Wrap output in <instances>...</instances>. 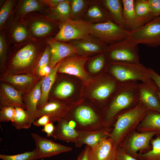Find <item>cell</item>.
I'll list each match as a JSON object with an SVG mask.
<instances>
[{
    "mask_svg": "<svg viewBox=\"0 0 160 160\" xmlns=\"http://www.w3.org/2000/svg\"><path fill=\"white\" fill-rule=\"evenodd\" d=\"M47 44L46 39H34L13 46L14 51L9 63V69L22 72L35 68Z\"/></svg>",
    "mask_w": 160,
    "mask_h": 160,
    "instance_id": "6da1fadb",
    "label": "cell"
},
{
    "mask_svg": "<svg viewBox=\"0 0 160 160\" xmlns=\"http://www.w3.org/2000/svg\"><path fill=\"white\" fill-rule=\"evenodd\" d=\"M138 84L136 81L122 83L113 94L105 112L103 120L106 127L121 113L139 103Z\"/></svg>",
    "mask_w": 160,
    "mask_h": 160,
    "instance_id": "7a4b0ae2",
    "label": "cell"
},
{
    "mask_svg": "<svg viewBox=\"0 0 160 160\" xmlns=\"http://www.w3.org/2000/svg\"><path fill=\"white\" fill-rule=\"evenodd\" d=\"M148 111L140 102L136 106L123 112L117 117L109 135L117 148L127 135L137 127Z\"/></svg>",
    "mask_w": 160,
    "mask_h": 160,
    "instance_id": "3957f363",
    "label": "cell"
},
{
    "mask_svg": "<svg viewBox=\"0 0 160 160\" xmlns=\"http://www.w3.org/2000/svg\"><path fill=\"white\" fill-rule=\"evenodd\" d=\"M140 44L153 47L160 46V16L137 29L129 31L125 39L110 45L109 47L111 48L129 47Z\"/></svg>",
    "mask_w": 160,
    "mask_h": 160,
    "instance_id": "277c9868",
    "label": "cell"
},
{
    "mask_svg": "<svg viewBox=\"0 0 160 160\" xmlns=\"http://www.w3.org/2000/svg\"><path fill=\"white\" fill-rule=\"evenodd\" d=\"M109 65L108 70L110 74L120 83L140 81L151 85H156L149 75L148 68L140 63L111 61Z\"/></svg>",
    "mask_w": 160,
    "mask_h": 160,
    "instance_id": "5b68a950",
    "label": "cell"
},
{
    "mask_svg": "<svg viewBox=\"0 0 160 160\" xmlns=\"http://www.w3.org/2000/svg\"><path fill=\"white\" fill-rule=\"evenodd\" d=\"M74 122L75 129L79 131H88L105 129L106 125L92 107L85 105L78 106L74 110L72 118L68 119Z\"/></svg>",
    "mask_w": 160,
    "mask_h": 160,
    "instance_id": "8992f818",
    "label": "cell"
},
{
    "mask_svg": "<svg viewBox=\"0 0 160 160\" xmlns=\"http://www.w3.org/2000/svg\"><path fill=\"white\" fill-rule=\"evenodd\" d=\"M23 18L31 36L39 40L50 37L54 30L55 25L58 22L37 12L28 14Z\"/></svg>",
    "mask_w": 160,
    "mask_h": 160,
    "instance_id": "52a82bcc",
    "label": "cell"
},
{
    "mask_svg": "<svg viewBox=\"0 0 160 160\" xmlns=\"http://www.w3.org/2000/svg\"><path fill=\"white\" fill-rule=\"evenodd\" d=\"M92 24L81 20L70 19L60 23L54 39L63 42L72 40L85 39L91 34Z\"/></svg>",
    "mask_w": 160,
    "mask_h": 160,
    "instance_id": "ba28073f",
    "label": "cell"
},
{
    "mask_svg": "<svg viewBox=\"0 0 160 160\" xmlns=\"http://www.w3.org/2000/svg\"><path fill=\"white\" fill-rule=\"evenodd\" d=\"M129 32L112 20L92 24L91 26V34L109 45L118 43L125 39Z\"/></svg>",
    "mask_w": 160,
    "mask_h": 160,
    "instance_id": "9c48e42d",
    "label": "cell"
},
{
    "mask_svg": "<svg viewBox=\"0 0 160 160\" xmlns=\"http://www.w3.org/2000/svg\"><path fill=\"white\" fill-rule=\"evenodd\" d=\"M2 30L10 45H18L34 39L30 33L23 17L10 15Z\"/></svg>",
    "mask_w": 160,
    "mask_h": 160,
    "instance_id": "30bf717a",
    "label": "cell"
},
{
    "mask_svg": "<svg viewBox=\"0 0 160 160\" xmlns=\"http://www.w3.org/2000/svg\"><path fill=\"white\" fill-rule=\"evenodd\" d=\"M31 135L36 146V160L52 157L72 150L71 147L43 137L36 133H32Z\"/></svg>",
    "mask_w": 160,
    "mask_h": 160,
    "instance_id": "8fae6325",
    "label": "cell"
},
{
    "mask_svg": "<svg viewBox=\"0 0 160 160\" xmlns=\"http://www.w3.org/2000/svg\"><path fill=\"white\" fill-rule=\"evenodd\" d=\"M132 132L124 143L123 150L136 158L138 151L149 147L152 138L157 134L153 132Z\"/></svg>",
    "mask_w": 160,
    "mask_h": 160,
    "instance_id": "7c38bea8",
    "label": "cell"
},
{
    "mask_svg": "<svg viewBox=\"0 0 160 160\" xmlns=\"http://www.w3.org/2000/svg\"><path fill=\"white\" fill-rule=\"evenodd\" d=\"M87 60V58L78 57H68L61 61L58 71L75 76L84 82L89 83L91 79L84 68Z\"/></svg>",
    "mask_w": 160,
    "mask_h": 160,
    "instance_id": "4fadbf2b",
    "label": "cell"
},
{
    "mask_svg": "<svg viewBox=\"0 0 160 160\" xmlns=\"http://www.w3.org/2000/svg\"><path fill=\"white\" fill-rule=\"evenodd\" d=\"M46 41L50 47L51 57L49 65L52 68L64 58L78 53L74 45L57 41L52 37L46 39Z\"/></svg>",
    "mask_w": 160,
    "mask_h": 160,
    "instance_id": "5bb4252c",
    "label": "cell"
},
{
    "mask_svg": "<svg viewBox=\"0 0 160 160\" xmlns=\"http://www.w3.org/2000/svg\"><path fill=\"white\" fill-rule=\"evenodd\" d=\"M139 101L148 110L160 113V101L156 85H151L144 83H138Z\"/></svg>",
    "mask_w": 160,
    "mask_h": 160,
    "instance_id": "9a60e30c",
    "label": "cell"
},
{
    "mask_svg": "<svg viewBox=\"0 0 160 160\" xmlns=\"http://www.w3.org/2000/svg\"><path fill=\"white\" fill-rule=\"evenodd\" d=\"M118 148L112 139L108 137L103 138L94 148L90 149L89 160H116Z\"/></svg>",
    "mask_w": 160,
    "mask_h": 160,
    "instance_id": "2e32d148",
    "label": "cell"
},
{
    "mask_svg": "<svg viewBox=\"0 0 160 160\" xmlns=\"http://www.w3.org/2000/svg\"><path fill=\"white\" fill-rule=\"evenodd\" d=\"M107 51L108 52V58L111 61L136 63H140L138 45L114 48L108 47Z\"/></svg>",
    "mask_w": 160,
    "mask_h": 160,
    "instance_id": "e0dca14e",
    "label": "cell"
},
{
    "mask_svg": "<svg viewBox=\"0 0 160 160\" xmlns=\"http://www.w3.org/2000/svg\"><path fill=\"white\" fill-rule=\"evenodd\" d=\"M122 83L117 81L111 75L110 76L106 77L92 91L91 96L99 101H106L111 97Z\"/></svg>",
    "mask_w": 160,
    "mask_h": 160,
    "instance_id": "ac0fdd59",
    "label": "cell"
},
{
    "mask_svg": "<svg viewBox=\"0 0 160 160\" xmlns=\"http://www.w3.org/2000/svg\"><path fill=\"white\" fill-rule=\"evenodd\" d=\"M0 103L1 107L25 108L21 92L11 86L5 83L2 84L0 87Z\"/></svg>",
    "mask_w": 160,
    "mask_h": 160,
    "instance_id": "d6986e66",
    "label": "cell"
},
{
    "mask_svg": "<svg viewBox=\"0 0 160 160\" xmlns=\"http://www.w3.org/2000/svg\"><path fill=\"white\" fill-rule=\"evenodd\" d=\"M65 105L60 102L57 101L47 102L38 108L36 119L46 115L49 117L51 122H58L65 117Z\"/></svg>",
    "mask_w": 160,
    "mask_h": 160,
    "instance_id": "ffe728a7",
    "label": "cell"
},
{
    "mask_svg": "<svg viewBox=\"0 0 160 160\" xmlns=\"http://www.w3.org/2000/svg\"><path fill=\"white\" fill-rule=\"evenodd\" d=\"M79 131L71 127L64 118L57 122L53 137L55 140L76 143L79 136Z\"/></svg>",
    "mask_w": 160,
    "mask_h": 160,
    "instance_id": "44dd1931",
    "label": "cell"
},
{
    "mask_svg": "<svg viewBox=\"0 0 160 160\" xmlns=\"http://www.w3.org/2000/svg\"><path fill=\"white\" fill-rule=\"evenodd\" d=\"M46 9L42 0H18L11 15L23 17L28 14L35 12L44 15Z\"/></svg>",
    "mask_w": 160,
    "mask_h": 160,
    "instance_id": "7402d4cb",
    "label": "cell"
},
{
    "mask_svg": "<svg viewBox=\"0 0 160 160\" xmlns=\"http://www.w3.org/2000/svg\"><path fill=\"white\" fill-rule=\"evenodd\" d=\"M79 131V138L76 143L75 146L80 148L84 144L89 146L91 149L94 148L103 138L109 137L108 130L104 129L88 131Z\"/></svg>",
    "mask_w": 160,
    "mask_h": 160,
    "instance_id": "603a6c76",
    "label": "cell"
},
{
    "mask_svg": "<svg viewBox=\"0 0 160 160\" xmlns=\"http://www.w3.org/2000/svg\"><path fill=\"white\" fill-rule=\"evenodd\" d=\"M123 5V18L129 31L137 29L144 24L137 17L134 8V0H121Z\"/></svg>",
    "mask_w": 160,
    "mask_h": 160,
    "instance_id": "cb8c5ba5",
    "label": "cell"
},
{
    "mask_svg": "<svg viewBox=\"0 0 160 160\" xmlns=\"http://www.w3.org/2000/svg\"><path fill=\"white\" fill-rule=\"evenodd\" d=\"M41 80L30 91L25 100L26 111L31 124L36 119L38 105L41 96Z\"/></svg>",
    "mask_w": 160,
    "mask_h": 160,
    "instance_id": "d4e9b609",
    "label": "cell"
},
{
    "mask_svg": "<svg viewBox=\"0 0 160 160\" xmlns=\"http://www.w3.org/2000/svg\"><path fill=\"white\" fill-rule=\"evenodd\" d=\"M102 2L112 21L122 28L128 31L123 20L121 0H104Z\"/></svg>",
    "mask_w": 160,
    "mask_h": 160,
    "instance_id": "484cf974",
    "label": "cell"
},
{
    "mask_svg": "<svg viewBox=\"0 0 160 160\" xmlns=\"http://www.w3.org/2000/svg\"><path fill=\"white\" fill-rule=\"evenodd\" d=\"M138 132H153L160 135V113L148 110L137 127Z\"/></svg>",
    "mask_w": 160,
    "mask_h": 160,
    "instance_id": "4316f807",
    "label": "cell"
},
{
    "mask_svg": "<svg viewBox=\"0 0 160 160\" xmlns=\"http://www.w3.org/2000/svg\"><path fill=\"white\" fill-rule=\"evenodd\" d=\"M44 15L61 23L71 18V4L69 1L63 0L56 7L46 8Z\"/></svg>",
    "mask_w": 160,
    "mask_h": 160,
    "instance_id": "83f0119b",
    "label": "cell"
},
{
    "mask_svg": "<svg viewBox=\"0 0 160 160\" xmlns=\"http://www.w3.org/2000/svg\"><path fill=\"white\" fill-rule=\"evenodd\" d=\"M61 62V61L52 68L49 74L44 77L41 79V96L38 105V108L47 102L49 92L55 80Z\"/></svg>",
    "mask_w": 160,
    "mask_h": 160,
    "instance_id": "f1b7e54d",
    "label": "cell"
},
{
    "mask_svg": "<svg viewBox=\"0 0 160 160\" xmlns=\"http://www.w3.org/2000/svg\"><path fill=\"white\" fill-rule=\"evenodd\" d=\"M134 8L137 17L144 25L155 18L151 12L148 0H134Z\"/></svg>",
    "mask_w": 160,
    "mask_h": 160,
    "instance_id": "f546056e",
    "label": "cell"
},
{
    "mask_svg": "<svg viewBox=\"0 0 160 160\" xmlns=\"http://www.w3.org/2000/svg\"><path fill=\"white\" fill-rule=\"evenodd\" d=\"M87 39L82 40L74 45L78 52L79 51L91 53L107 51L109 46L107 45L108 44L103 41L97 43Z\"/></svg>",
    "mask_w": 160,
    "mask_h": 160,
    "instance_id": "4dcf8cb0",
    "label": "cell"
},
{
    "mask_svg": "<svg viewBox=\"0 0 160 160\" xmlns=\"http://www.w3.org/2000/svg\"><path fill=\"white\" fill-rule=\"evenodd\" d=\"M2 80L20 88L30 86L34 82L35 78L30 75L10 74L4 77Z\"/></svg>",
    "mask_w": 160,
    "mask_h": 160,
    "instance_id": "1f68e13d",
    "label": "cell"
},
{
    "mask_svg": "<svg viewBox=\"0 0 160 160\" xmlns=\"http://www.w3.org/2000/svg\"><path fill=\"white\" fill-rule=\"evenodd\" d=\"M151 141V149L143 153H139L136 158L138 160H160V135Z\"/></svg>",
    "mask_w": 160,
    "mask_h": 160,
    "instance_id": "d6a6232c",
    "label": "cell"
},
{
    "mask_svg": "<svg viewBox=\"0 0 160 160\" xmlns=\"http://www.w3.org/2000/svg\"><path fill=\"white\" fill-rule=\"evenodd\" d=\"M12 124L18 129H28L30 127L32 124L26 111L19 107L15 108V116Z\"/></svg>",
    "mask_w": 160,
    "mask_h": 160,
    "instance_id": "836d02e7",
    "label": "cell"
},
{
    "mask_svg": "<svg viewBox=\"0 0 160 160\" xmlns=\"http://www.w3.org/2000/svg\"><path fill=\"white\" fill-rule=\"evenodd\" d=\"M18 1L6 0L0 9V31L4 28L6 23L10 16Z\"/></svg>",
    "mask_w": 160,
    "mask_h": 160,
    "instance_id": "e575fe53",
    "label": "cell"
},
{
    "mask_svg": "<svg viewBox=\"0 0 160 160\" xmlns=\"http://www.w3.org/2000/svg\"><path fill=\"white\" fill-rule=\"evenodd\" d=\"M74 90L73 85L71 82L63 81L59 84L54 91L55 95L58 98H66L73 93Z\"/></svg>",
    "mask_w": 160,
    "mask_h": 160,
    "instance_id": "d590c367",
    "label": "cell"
},
{
    "mask_svg": "<svg viewBox=\"0 0 160 160\" xmlns=\"http://www.w3.org/2000/svg\"><path fill=\"white\" fill-rule=\"evenodd\" d=\"M87 15L90 18L102 22L112 20L107 11H105L98 6L94 5L91 7L88 10Z\"/></svg>",
    "mask_w": 160,
    "mask_h": 160,
    "instance_id": "8d00e7d4",
    "label": "cell"
},
{
    "mask_svg": "<svg viewBox=\"0 0 160 160\" xmlns=\"http://www.w3.org/2000/svg\"><path fill=\"white\" fill-rule=\"evenodd\" d=\"M10 45L8 43L3 30L0 32V63L2 68L5 66L7 59V53Z\"/></svg>",
    "mask_w": 160,
    "mask_h": 160,
    "instance_id": "74e56055",
    "label": "cell"
},
{
    "mask_svg": "<svg viewBox=\"0 0 160 160\" xmlns=\"http://www.w3.org/2000/svg\"><path fill=\"white\" fill-rule=\"evenodd\" d=\"M36 154V150L35 148L31 151L16 155L0 154V158L2 160H35Z\"/></svg>",
    "mask_w": 160,
    "mask_h": 160,
    "instance_id": "f35d334b",
    "label": "cell"
},
{
    "mask_svg": "<svg viewBox=\"0 0 160 160\" xmlns=\"http://www.w3.org/2000/svg\"><path fill=\"white\" fill-rule=\"evenodd\" d=\"M106 61V55L104 54L100 55L92 60L89 65V69L93 73H97L104 67Z\"/></svg>",
    "mask_w": 160,
    "mask_h": 160,
    "instance_id": "ab89813d",
    "label": "cell"
},
{
    "mask_svg": "<svg viewBox=\"0 0 160 160\" xmlns=\"http://www.w3.org/2000/svg\"><path fill=\"white\" fill-rule=\"evenodd\" d=\"M51 57L50 47L47 43L46 47L40 57L35 68L37 73L43 68L49 65Z\"/></svg>",
    "mask_w": 160,
    "mask_h": 160,
    "instance_id": "60d3db41",
    "label": "cell"
},
{
    "mask_svg": "<svg viewBox=\"0 0 160 160\" xmlns=\"http://www.w3.org/2000/svg\"><path fill=\"white\" fill-rule=\"evenodd\" d=\"M15 114V108L1 107L0 111V122L13 121Z\"/></svg>",
    "mask_w": 160,
    "mask_h": 160,
    "instance_id": "b9f144b4",
    "label": "cell"
},
{
    "mask_svg": "<svg viewBox=\"0 0 160 160\" xmlns=\"http://www.w3.org/2000/svg\"><path fill=\"white\" fill-rule=\"evenodd\" d=\"M85 1L83 0H73L71 1V18L79 14L85 5Z\"/></svg>",
    "mask_w": 160,
    "mask_h": 160,
    "instance_id": "7bdbcfd3",
    "label": "cell"
},
{
    "mask_svg": "<svg viewBox=\"0 0 160 160\" xmlns=\"http://www.w3.org/2000/svg\"><path fill=\"white\" fill-rule=\"evenodd\" d=\"M152 13L155 18L160 16V0H148Z\"/></svg>",
    "mask_w": 160,
    "mask_h": 160,
    "instance_id": "ee69618b",
    "label": "cell"
},
{
    "mask_svg": "<svg viewBox=\"0 0 160 160\" xmlns=\"http://www.w3.org/2000/svg\"><path fill=\"white\" fill-rule=\"evenodd\" d=\"M149 75L151 79L160 90V75L151 68H148Z\"/></svg>",
    "mask_w": 160,
    "mask_h": 160,
    "instance_id": "f6af8a7d",
    "label": "cell"
},
{
    "mask_svg": "<svg viewBox=\"0 0 160 160\" xmlns=\"http://www.w3.org/2000/svg\"><path fill=\"white\" fill-rule=\"evenodd\" d=\"M116 160H138L122 150H118Z\"/></svg>",
    "mask_w": 160,
    "mask_h": 160,
    "instance_id": "bcb514c9",
    "label": "cell"
},
{
    "mask_svg": "<svg viewBox=\"0 0 160 160\" xmlns=\"http://www.w3.org/2000/svg\"><path fill=\"white\" fill-rule=\"evenodd\" d=\"M50 122L49 117L47 115H44L37 119L33 123L36 126L44 127Z\"/></svg>",
    "mask_w": 160,
    "mask_h": 160,
    "instance_id": "7dc6e473",
    "label": "cell"
},
{
    "mask_svg": "<svg viewBox=\"0 0 160 160\" xmlns=\"http://www.w3.org/2000/svg\"><path fill=\"white\" fill-rule=\"evenodd\" d=\"M55 127L53 122H50L43 127L41 131L45 133L47 137H53Z\"/></svg>",
    "mask_w": 160,
    "mask_h": 160,
    "instance_id": "c3c4849f",
    "label": "cell"
},
{
    "mask_svg": "<svg viewBox=\"0 0 160 160\" xmlns=\"http://www.w3.org/2000/svg\"><path fill=\"white\" fill-rule=\"evenodd\" d=\"M63 0H42L46 8L56 7Z\"/></svg>",
    "mask_w": 160,
    "mask_h": 160,
    "instance_id": "681fc988",
    "label": "cell"
},
{
    "mask_svg": "<svg viewBox=\"0 0 160 160\" xmlns=\"http://www.w3.org/2000/svg\"><path fill=\"white\" fill-rule=\"evenodd\" d=\"M91 148L87 145L79 156L78 160H89V155Z\"/></svg>",
    "mask_w": 160,
    "mask_h": 160,
    "instance_id": "f907efd6",
    "label": "cell"
},
{
    "mask_svg": "<svg viewBox=\"0 0 160 160\" xmlns=\"http://www.w3.org/2000/svg\"><path fill=\"white\" fill-rule=\"evenodd\" d=\"M52 68L48 65L41 69L37 73L39 76L44 77L49 74Z\"/></svg>",
    "mask_w": 160,
    "mask_h": 160,
    "instance_id": "816d5d0a",
    "label": "cell"
},
{
    "mask_svg": "<svg viewBox=\"0 0 160 160\" xmlns=\"http://www.w3.org/2000/svg\"><path fill=\"white\" fill-rule=\"evenodd\" d=\"M157 94L159 97V99L160 101V90H158L157 91Z\"/></svg>",
    "mask_w": 160,
    "mask_h": 160,
    "instance_id": "f5cc1de1",
    "label": "cell"
}]
</instances>
